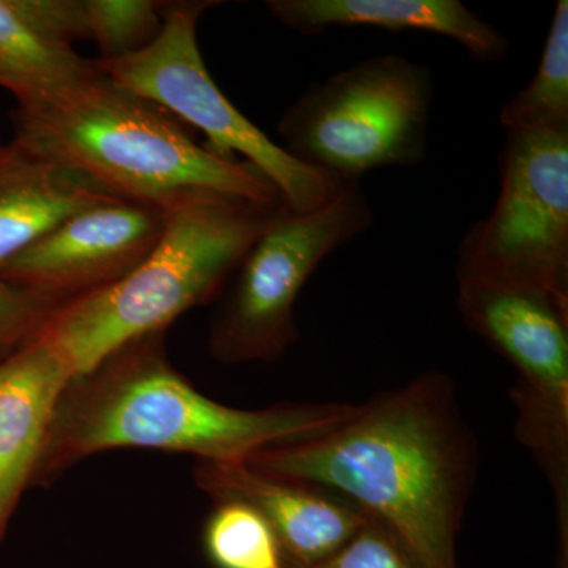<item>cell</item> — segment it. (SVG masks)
Segmentation results:
<instances>
[{"label":"cell","instance_id":"1","mask_svg":"<svg viewBox=\"0 0 568 568\" xmlns=\"http://www.w3.org/2000/svg\"><path fill=\"white\" fill-rule=\"evenodd\" d=\"M245 465L345 497L390 530L420 568H458L476 448L440 373L355 407L325 435L267 448Z\"/></svg>","mask_w":568,"mask_h":568},{"label":"cell","instance_id":"2","mask_svg":"<svg viewBox=\"0 0 568 568\" xmlns=\"http://www.w3.org/2000/svg\"><path fill=\"white\" fill-rule=\"evenodd\" d=\"M346 403H286L237 409L213 402L175 372L164 332L110 355L63 394L36 477H52L114 448L178 452L209 463H245L267 448L332 432L355 413Z\"/></svg>","mask_w":568,"mask_h":568},{"label":"cell","instance_id":"3","mask_svg":"<svg viewBox=\"0 0 568 568\" xmlns=\"http://www.w3.org/2000/svg\"><path fill=\"white\" fill-rule=\"evenodd\" d=\"M13 123L21 148L166 215L226 197L283 201L252 163L194 141L170 112L100 70L51 102L17 108Z\"/></svg>","mask_w":568,"mask_h":568},{"label":"cell","instance_id":"4","mask_svg":"<svg viewBox=\"0 0 568 568\" xmlns=\"http://www.w3.org/2000/svg\"><path fill=\"white\" fill-rule=\"evenodd\" d=\"M283 207L226 197L170 213L162 237L130 274L59 306L39 335L73 381L89 375L122 346L166 331L215 297Z\"/></svg>","mask_w":568,"mask_h":568},{"label":"cell","instance_id":"5","mask_svg":"<svg viewBox=\"0 0 568 568\" xmlns=\"http://www.w3.org/2000/svg\"><path fill=\"white\" fill-rule=\"evenodd\" d=\"M432 71L398 54L372 55L315 82L278 122L283 149L342 183L377 168L424 162L432 114Z\"/></svg>","mask_w":568,"mask_h":568},{"label":"cell","instance_id":"6","mask_svg":"<svg viewBox=\"0 0 568 568\" xmlns=\"http://www.w3.org/2000/svg\"><path fill=\"white\" fill-rule=\"evenodd\" d=\"M212 0L164 2L159 36L144 50L97 69L126 91L155 103L207 138V148L227 159L241 155L276 186L293 212L315 211L332 200L342 182L297 162L246 119L219 88L205 67L197 22L219 6Z\"/></svg>","mask_w":568,"mask_h":568},{"label":"cell","instance_id":"7","mask_svg":"<svg viewBox=\"0 0 568 568\" xmlns=\"http://www.w3.org/2000/svg\"><path fill=\"white\" fill-rule=\"evenodd\" d=\"M361 183H342L328 203L293 212L284 205L235 268V278L209 345L223 364L275 361L297 342L294 306L328 254L372 227Z\"/></svg>","mask_w":568,"mask_h":568},{"label":"cell","instance_id":"8","mask_svg":"<svg viewBox=\"0 0 568 568\" xmlns=\"http://www.w3.org/2000/svg\"><path fill=\"white\" fill-rule=\"evenodd\" d=\"M495 207L458 246V283L547 291L568 302V133L507 132Z\"/></svg>","mask_w":568,"mask_h":568},{"label":"cell","instance_id":"9","mask_svg":"<svg viewBox=\"0 0 568 568\" xmlns=\"http://www.w3.org/2000/svg\"><path fill=\"white\" fill-rule=\"evenodd\" d=\"M466 324L514 366L517 432L568 525V302L530 287L458 283Z\"/></svg>","mask_w":568,"mask_h":568},{"label":"cell","instance_id":"10","mask_svg":"<svg viewBox=\"0 0 568 568\" xmlns=\"http://www.w3.org/2000/svg\"><path fill=\"white\" fill-rule=\"evenodd\" d=\"M166 213L121 197L63 220L0 268V282L74 301L123 278L152 252Z\"/></svg>","mask_w":568,"mask_h":568},{"label":"cell","instance_id":"11","mask_svg":"<svg viewBox=\"0 0 568 568\" xmlns=\"http://www.w3.org/2000/svg\"><path fill=\"white\" fill-rule=\"evenodd\" d=\"M194 478L215 500L237 499L272 526L290 568H312L345 547L368 517L345 497L260 473L245 463H197Z\"/></svg>","mask_w":568,"mask_h":568},{"label":"cell","instance_id":"12","mask_svg":"<svg viewBox=\"0 0 568 568\" xmlns=\"http://www.w3.org/2000/svg\"><path fill=\"white\" fill-rule=\"evenodd\" d=\"M71 381L70 369L40 335L0 358V537L37 476Z\"/></svg>","mask_w":568,"mask_h":568},{"label":"cell","instance_id":"13","mask_svg":"<svg viewBox=\"0 0 568 568\" xmlns=\"http://www.w3.org/2000/svg\"><path fill=\"white\" fill-rule=\"evenodd\" d=\"M264 6L280 24L302 36L364 26L437 33L481 62L500 61L510 50L503 32L458 0H268Z\"/></svg>","mask_w":568,"mask_h":568},{"label":"cell","instance_id":"14","mask_svg":"<svg viewBox=\"0 0 568 568\" xmlns=\"http://www.w3.org/2000/svg\"><path fill=\"white\" fill-rule=\"evenodd\" d=\"M115 197L18 142L0 144V268L63 220Z\"/></svg>","mask_w":568,"mask_h":568},{"label":"cell","instance_id":"15","mask_svg":"<svg viewBox=\"0 0 568 568\" xmlns=\"http://www.w3.org/2000/svg\"><path fill=\"white\" fill-rule=\"evenodd\" d=\"M97 73L95 61L48 31L32 0H0V89L18 108L51 102Z\"/></svg>","mask_w":568,"mask_h":568},{"label":"cell","instance_id":"16","mask_svg":"<svg viewBox=\"0 0 568 568\" xmlns=\"http://www.w3.org/2000/svg\"><path fill=\"white\" fill-rule=\"evenodd\" d=\"M507 132L568 133V2L559 0L536 77L511 97L499 114Z\"/></svg>","mask_w":568,"mask_h":568},{"label":"cell","instance_id":"17","mask_svg":"<svg viewBox=\"0 0 568 568\" xmlns=\"http://www.w3.org/2000/svg\"><path fill=\"white\" fill-rule=\"evenodd\" d=\"M203 544L216 568H290L267 519L242 500H216L205 521Z\"/></svg>","mask_w":568,"mask_h":568},{"label":"cell","instance_id":"18","mask_svg":"<svg viewBox=\"0 0 568 568\" xmlns=\"http://www.w3.org/2000/svg\"><path fill=\"white\" fill-rule=\"evenodd\" d=\"M82 40H93L100 61L144 50L159 36L164 2L159 0H80Z\"/></svg>","mask_w":568,"mask_h":568},{"label":"cell","instance_id":"19","mask_svg":"<svg viewBox=\"0 0 568 568\" xmlns=\"http://www.w3.org/2000/svg\"><path fill=\"white\" fill-rule=\"evenodd\" d=\"M61 305L36 291L0 282V358L36 338Z\"/></svg>","mask_w":568,"mask_h":568},{"label":"cell","instance_id":"20","mask_svg":"<svg viewBox=\"0 0 568 568\" xmlns=\"http://www.w3.org/2000/svg\"><path fill=\"white\" fill-rule=\"evenodd\" d=\"M312 568H420L398 538L368 518L364 528L331 558Z\"/></svg>","mask_w":568,"mask_h":568},{"label":"cell","instance_id":"21","mask_svg":"<svg viewBox=\"0 0 568 568\" xmlns=\"http://www.w3.org/2000/svg\"><path fill=\"white\" fill-rule=\"evenodd\" d=\"M0 144H2V142H0Z\"/></svg>","mask_w":568,"mask_h":568}]
</instances>
